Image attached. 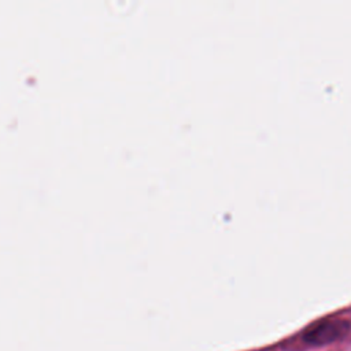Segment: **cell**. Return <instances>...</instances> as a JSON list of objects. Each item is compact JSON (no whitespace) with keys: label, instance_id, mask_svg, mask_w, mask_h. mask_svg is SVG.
Here are the masks:
<instances>
[{"label":"cell","instance_id":"6da1fadb","mask_svg":"<svg viewBox=\"0 0 351 351\" xmlns=\"http://www.w3.org/2000/svg\"><path fill=\"white\" fill-rule=\"evenodd\" d=\"M350 330V322L340 318L326 319L307 329L303 340L311 346H325L343 339Z\"/></svg>","mask_w":351,"mask_h":351}]
</instances>
